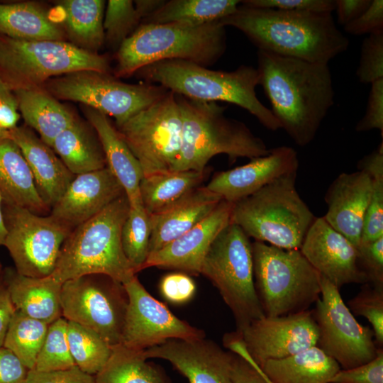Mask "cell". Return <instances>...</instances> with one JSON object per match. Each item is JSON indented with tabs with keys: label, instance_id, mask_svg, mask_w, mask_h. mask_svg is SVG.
<instances>
[{
	"label": "cell",
	"instance_id": "6da1fadb",
	"mask_svg": "<svg viewBox=\"0 0 383 383\" xmlns=\"http://www.w3.org/2000/svg\"><path fill=\"white\" fill-rule=\"evenodd\" d=\"M257 70L281 128L299 146L309 145L334 104L328 64L257 50Z\"/></svg>",
	"mask_w": 383,
	"mask_h": 383
},
{
	"label": "cell",
	"instance_id": "9c48e42d",
	"mask_svg": "<svg viewBox=\"0 0 383 383\" xmlns=\"http://www.w3.org/2000/svg\"><path fill=\"white\" fill-rule=\"evenodd\" d=\"M83 70L109 73V60L65 40L0 35V77L13 91L41 87L50 79Z\"/></svg>",
	"mask_w": 383,
	"mask_h": 383
},
{
	"label": "cell",
	"instance_id": "2e32d148",
	"mask_svg": "<svg viewBox=\"0 0 383 383\" xmlns=\"http://www.w3.org/2000/svg\"><path fill=\"white\" fill-rule=\"evenodd\" d=\"M128 295L121 344L143 351L170 339L196 340L204 332L175 315L145 289L135 275L123 284Z\"/></svg>",
	"mask_w": 383,
	"mask_h": 383
},
{
	"label": "cell",
	"instance_id": "ab89813d",
	"mask_svg": "<svg viewBox=\"0 0 383 383\" xmlns=\"http://www.w3.org/2000/svg\"><path fill=\"white\" fill-rule=\"evenodd\" d=\"M150 238V216L143 206L130 207L121 229V239L123 252L135 274L149 255Z\"/></svg>",
	"mask_w": 383,
	"mask_h": 383
},
{
	"label": "cell",
	"instance_id": "5bb4252c",
	"mask_svg": "<svg viewBox=\"0 0 383 383\" xmlns=\"http://www.w3.org/2000/svg\"><path fill=\"white\" fill-rule=\"evenodd\" d=\"M128 302L123 284L106 275L87 274L62 285V317L94 331L112 347L121 344Z\"/></svg>",
	"mask_w": 383,
	"mask_h": 383
},
{
	"label": "cell",
	"instance_id": "f546056e",
	"mask_svg": "<svg viewBox=\"0 0 383 383\" xmlns=\"http://www.w3.org/2000/svg\"><path fill=\"white\" fill-rule=\"evenodd\" d=\"M0 35L26 40H65V33L37 2L0 3Z\"/></svg>",
	"mask_w": 383,
	"mask_h": 383
},
{
	"label": "cell",
	"instance_id": "7bdbcfd3",
	"mask_svg": "<svg viewBox=\"0 0 383 383\" xmlns=\"http://www.w3.org/2000/svg\"><path fill=\"white\" fill-rule=\"evenodd\" d=\"M349 309L356 316L367 318L372 327L376 344L383 345V289L365 285L348 301Z\"/></svg>",
	"mask_w": 383,
	"mask_h": 383
},
{
	"label": "cell",
	"instance_id": "f35d334b",
	"mask_svg": "<svg viewBox=\"0 0 383 383\" xmlns=\"http://www.w3.org/2000/svg\"><path fill=\"white\" fill-rule=\"evenodd\" d=\"M359 170L366 172L372 179V193L365 216L361 243L383 237V143L357 163Z\"/></svg>",
	"mask_w": 383,
	"mask_h": 383
},
{
	"label": "cell",
	"instance_id": "60d3db41",
	"mask_svg": "<svg viewBox=\"0 0 383 383\" xmlns=\"http://www.w3.org/2000/svg\"><path fill=\"white\" fill-rule=\"evenodd\" d=\"M74 366L67 340V320L62 316L48 325L45 338L33 370L52 372Z\"/></svg>",
	"mask_w": 383,
	"mask_h": 383
},
{
	"label": "cell",
	"instance_id": "277c9868",
	"mask_svg": "<svg viewBox=\"0 0 383 383\" xmlns=\"http://www.w3.org/2000/svg\"><path fill=\"white\" fill-rule=\"evenodd\" d=\"M219 21L199 26L141 23L116 51V77H127L150 64L181 60L207 67L226 50V33Z\"/></svg>",
	"mask_w": 383,
	"mask_h": 383
},
{
	"label": "cell",
	"instance_id": "5b68a950",
	"mask_svg": "<svg viewBox=\"0 0 383 383\" xmlns=\"http://www.w3.org/2000/svg\"><path fill=\"white\" fill-rule=\"evenodd\" d=\"M130 209L124 194L74 228L65 240L52 276L61 284L99 274L125 284L135 272L126 258L121 233Z\"/></svg>",
	"mask_w": 383,
	"mask_h": 383
},
{
	"label": "cell",
	"instance_id": "ac0fdd59",
	"mask_svg": "<svg viewBox=\"0 0 383 383\" xmlns=\"http://www.w3.org/2000/svg\"><path fill=\"white\" fill-rule=\"evenodd\" d=\"M299 250L316 270L338 289L368 282L360 267L356 247L323 217L316 218Z\"/></svg>",
	"mask_w": 383,
	"mask_h": 383
},
{
	"label": "cell",
	"instance_id": "8fae6325",
	"mask_svg": "<svg viewBox=\"0 0 383 383\" xmlns=\"http://www.w3.org/2000/svg\"><path fill=\"white\" fill-rule=\"evenodd\" d=\"M55 98L80 102L115 119L116 127L167 91L154 84H127L109 73L83 70L54 77L43 86Z\"/></svg>",
	"mask_w": 383,
	"mask_h": 383
},
{
	"label": "cell",
	"instance_id": "b9f144b4",
	"mask_svg": "<svg viewBox=\"0 0 383 383\" xmlns=\"http://www.w3.org/2000/svg\"><path fill=\"white\" fill-rule=\"evenodd\" d=\"M142 18L133 1H108L104 20L105 41L113 48H118L141 24Z\"/></svg>",
	"mask_w": 383,
	"mask_h": 383
},
{
	"label": "cell",
	"instance_id": "e0dca14e",
	"mask_svg": "<svg viewBox=\"0 0 383 383\" xmlns=\"http://www.w3.org/2000/svg\"><path fill=\"white\" fill-rule=\"evenodd\" d=\"M252 360L260 367L316 346L318 331L311 311L264 316L234 332Z\"/></svg>",
	"mask_w": 383,
	"mask_h": 383
},
{
	"label": "cell",
	"instance_id": "ba28073f",
	"mask_svg": "<svg viewBox=\"0 0 383 383\" xmlns=\"http://www.w3.org/2000/svg\"><path fill=\"white\" fill-rule=\"evenodd\" d=\"M254 282L265 316L308 310L321 295V274L297 249L252 243Z\"/></svg>",
	"mask_w": 383,
	"mask_h": 383
},
{
	"label": "cell",
	"instance_id": "11a10c76",
	"mask_svg": "<svg viewBox=\"0 0 383 383\" xmlns=\"http://www.w3.org/2000/svg\"><path fill=\"white\" fill-rule=\"evenodd\" d=\"M20 117L14 92L0 77V127L9 131L17 126Z\"/></svg>",
	"mask_w": 383,
	"mask_h": 383
},
{
	"label": "cell",
	"instance_id": "3957f363",
	"mask_svg": "<svg viewBox=\"0 0 383 383\" xmlns=\"http://www.w3.org/2000/svg\"><path fill=\"white\" fill-rule=\"evenodd\" d=\"M136 73L147 83L157 84L190 99L235 104L248 111L265 128L271 131L281 128L271 110L256 95L259 74L252 66L240 65L228 72L185 60H167L147 65Z\"/></svg>",
	"mask_w": 383,
	"mask_h": 383
},
{
	"label": "cell",
	"instance_id": "7dc6e473",
	"mask_svg": "<svg viewBox=\"0 0 383 383\" xmlns=\"http://www.w3.org/2000/svg\"><path fill=\"white\" fill-rule=\"evenodd\" d=\"M330 383H383V350L379 348L376 357L365 364L340 369Z\"/></svg>",
	"mask_w": 383,
	"mask_h": 383
},
{
	"label": "cell",
	"instance_id": "44dd1931",
	"mask_svg": "<svg viewBox=\"0 0 383 383\" xmlns=\"http://www.w3.org/2000/svg\"><path fill=\"white\" fill-rule=\"evenodd\" d=\"M232 203L222 199L215 209L192 229L150 255L142 270L150 267L200 274L204 259L219 233L230 223Z\"/></svg>",
	"mask_w": 383,
	"mask_h": 383
},
{
	"label": "cell",
	"instance_id": "83f0119b",
	"mask_svg": "<svg viewBox=\"0 0 383 383\" xmlns=\"http://www.w3.org/2000/svg\"><path fill=\"white\" fill-rule=\"evenodd\" d=\"M0 192L6 202L38 215L50 212L37 191L25 157L10 137L0 138Z\"/></svg>",
	"mask_w": 383,
	"mask_h": 383
},
{
	"label": "cell",
	"instance_id": "680465c9",
	"mask_svg": "<svg viewBox=\"0 0 383 383\" xmlns=\"http://www.w3.org/2000/svg\"><path fill=\"white\" fill-rule=\"evenodd\" d=\"M135 7L142 18H146L157 10H158L165 2L162 0H137L134 1Z\"/></svg>",
	"mask_w": 383,
	"mask_h": 383
},
{
	"label": "cell",
	"instance_id": "f6af8a7d",
	"mask_svg": "<svg viewBox=\"0 0 383 383\" xmlns=\"http://www.w3.org/2000/svg\"><path fill=\"white\" fill-rule=\"evenodd\" d=\"M224 346L233 353L231 379L233 383H270L261 368L252 360L238 338L226 340Z\"/></svg>",
	"mask_w": 383,
	"mask_h": 383
},
{
	"label": "cell",
	"instance_id": "d590c367",
	"mask_svg": "<svg viewBox=\"0 0 383 383\" xmlns=\"http://www.w3.org/2000/svg\"><path fill=\"white\" fill-rule=\"evenodd\" d=\"M143 352L121 344L113 346L109 360L94 376L96 383H171L161 368L147 361Z\"/></svg>",
	"mask_w": 383,
	"mask_h": 383
},
{
	"label": "cell",
	"instance_id": "52a82bcc",
	"mask_svg": "<svg viewBox=\"0 0 383 383\" xmlns=\"http://www.w3.org/2000/svg\"><path fill=\"white\" fill-rule=\"evenodd\" d=\"M296 178V172L287 174L233 203L230 222L255 241L299 250L316 217L299 196Z\"/></svg>",
	"mask_w": 383,
	"mask_h": 383
},
{
	"label": "cell",
	"instance_id": "c3c4849f",
	"mask_svg": "<svg viewBox=\"0 0 383 383\" xmlns=\"http://www.w3.org/2000/svg\"><path fill=\"white\" fill-rule=\"evenodd\" d=\"M377 129L383 138V79L371 84L365 113L357 123L358 132Z\"/></svg>",
	"mask_w": 383,
	"mask_h": 383
},
{
	"label": "cell",
	"instance_id": "6125c7cd",
	"mask_svg": "<svg viewBox=\"0 0 383 383\" xmlns=\"http://www.w3.org/2000/svg\"><path fill=\"white\" fill-rule=\"evenodd\" d=\"M2 272H3L2 265L0 262V275L1 274Z\"/></svg>",
	"mask_w": 383,
	"mask_h": 383
},
{
	"label": "cell",
	"instance_id": "816d5d0a",
	"mask_svg": "<svg viewBox=\"0 0 383 383\" xmlns=\"http://www.w3.org/2000/svg\"><path fill=\"white\" fill-rule=\"evenodd\" d=\"M344 30L355 35L383 30V1L372 0L370 6L359 17L345 25Z\"/></svg>",
	"mask_w": 383,
	"mask_h": 383
},
{
	"label": "cell",
	"instance_id": "4316f807",
	"mask_svg": "<svg viewBox=\"0 0 383 383\" xmlns=\"http://www.w3.org/2000/svg\"><path fill=\"white\" fill-rule=\"evenodd\" d=\"M222 199L201 186L168 210L149 215V255L177 239L208 216ZM148 255V256H149Z\"/></svg>",
	"mask_w": 383,
	"mask_h": 383
},
{
	"label": "cell",
	"instance_id": "db71d44e",
	"mask_svg": "<svg viewBox=\"0 0 383 383\" xmlns=\"http://www.w3.org/2000/svg\"><path fill=\"white\" fill-rule=\"evenodd\" d=\"M28 371L13 353L0 347V383H26Z\"/></svg>",
	"mask_w": 383,
	"mask_h": 383
},
{
	"label": "cell",
	"instance_id": "d4e9b609",
	"mask_svg": "<svg viewBox=\"0 0 383 383\" xmlns=\"http://www.w3.org/2000/svg\"><path fill=\"white\" fill-rule=\"evenodd\" d=\"M84 113L101 143L106 167L122 186L130 207L143 206L140 183L143 172L138 160L108 116L89 107Z\"/></svg>",
	"mask_w": 383,
	"mask_h": 383
},
{
	"label": "cell",
	"instance_id": "7c38bea8",
	"mask_svg": "<svg viewBox=\"0 0 383 383\" xmlns=\"http://www.w3.org/2000/svg\"><path fill=\"white\" fill-rule=\"evenodd\" d=\"M182 128L180 109L170 91L116 127L138 160L143 177L174 171L180 152Z\"/></svg>",
	"mask_w": 383,
	"mask_h": 383
},
{
	"label": "cell",
	"instance_id": "1f68e13d",
	"mask_svg": "<svg viewBox=\"0 0 383 383\" xmlns=\"http://www.w3.org/2000/svg\"><path fill=\"white\" fill-rule=\"evenodd\" d=\"M51 148L74 175L106 167L95 131L78 118L55 138Z\"/></svg>",
	"mask_w": 383,
	"mask_h": 383
},
{
	"label": "cell",
	"instance_id": "f1b7e54d",
	"mask_svg": "<svg viewBox=\"0 0 383 383\" xmlns=\"http://www.w3.org/2000/svg\"><path fill=\"white\" fill-rule=\"evenodd\" d=\"M13 92L26 124L50 147L55 138L77 119L70 109L43 87Z\"/></svg>",
	"mask_w": 383,
	"mask_h": 383
},
{
	"label": "cell",
	"instance_id": "ee69618b",
	"mask_svg": "<svg viewBox=\"0 0 383 383\" xmlns=\"http://www.w3.org/2000/svg\"><path fill=\"white\" fill-rule=\"evenodd\" d=\"M356 75L363 84L383 79V30L370 34L362 41Z\"/></svg>",
	"mask_w": 383,
	"mask_h": 383
},
{
	"label": "cell",
	"instance_id": "f907efd6",
	"mask_svg": "<svg viewBox=\"0 0 383 383\" xmlns=\"http://www.w3.org/2000/svg\"><path fill=\"white\" fill-rule=\"evenodd\" d=\"M241 3L253 7L288 11L332 13L335 9L334 0H245Z\"/></svg>",
	"mask_w": 383,
	"mask_h": 383
},
{
	"label": "cell",
	"instance_id": "6f0895ef",
	"mask_svg": "<svg viewBox=\"0 0 383 383\" xmlns=\"http://www.w3.org/2000/svg\"><path fill=\"white\" fill-rule=\"evenodd\" d=\"M15 307L11 301L6 287L0 275V347L4 346L5 337L15 313Z\"/></svg>",
	"mask_w": 383,
	"mask_h": 383
},
{
	"label": "cell",
	"instance_id": "cb8c5ba5",
	"mask_svg": "<svg viewBox=\"0 0 383 383\" xmlns=\"http://www.w3.org/2000/svg\"><path fill=\"white\" fill-rule=\"evenodd\" d=\"M9 136L25 157L41 199L51 210L76 175L30 128L16 126L9 131Z\"/></svg>",
	"mask_w": 383,
	"mask_h": 383
},
{
	"label": "cell",
	"instance_id": "74e56055",
	"mask_svg": "<svg viewBox=\"0 0 383 383\" xmlns=\"http://www.w3.org/2000/svg\"><path fill=\"white\" fill-rule=\"evenodd\" d=\"M67 340L75 365L93 376L104 367L112 353V346L99 334L70 321H67Z\"/></svg>",
	"mask_w": 383,
	"mask_h": 383
},
{
	"label": "cell",
	"instance_id": "30bf717a",
	"mask_svg": "<svg viewBox=\"0 0 383 383\" xmlns=\"http://www.w3.org/2000/svg\"><path fill=\"white\" fill-rule=\"evenodd\" d=\"M229 223L216 236L201 267L232 311L237 330L265 316L254 282L252 243Z\"/></svg>",
	"mask_w": 383,
	"mask_h": 383
},
{
	"label": "cell",
	"instance_id": "681fc988",
	"mask_svg": "<svg viewBox=\"0 0 383 383\" xmlns=\"http://www.w3.org/2000/svg\"><path fill=\"white\" fill-rule=\"evenodd\" d=\"M160 291L168 301L180 304L189 301L196 291L194 280L182 272L165 275L160 282Z\"/></svg>",
	"mask_w": 383,
	"mask_h": 383
},
{
	"label": "cell",
	"instance_id": "9a60e30c",
	"mask_svg": "<svg viewBox=\"0 0 383 383\" xmlns=\"http://www.w3.org/2000/svg\"><path fill=\"white\" fill-rule=\"evenodd\" d=\"M318 331L316 346L348 370L373 360L379 348L373 331L361 325L345 304L340 289L321 275V295L312 311Z\"/></svg>",
	"mask_w": 383,
	"mask_h": 383
},
{
	"label": "cell",
	"instance_id": "d6a6232c",
	"mask_svg": "<svg viewBox=\"0 0 383 383\" xmlns=\"http://www.w3.org/2000/svg\"><path fill=\"white\" fill-rule=\"evenodd\" d=\"M206 174L205 170L170 171L143 177L140 183L143 208L149 215L168 210L202 186Z\"/></svg>",
	"mask_w": 383,
	"mask_h": 383
},
{
	"label": "cell",
	"instance_id": "e575fe53",
	"mask_svg": "<svg viewBox=\"0 0 383 383\" xmlns=\"http://www.w3.org/2000/svg\"><path fill=\"white\" fill-rule=\"evenodd\" d=\"M238 0H170L141 23H183L199 26L222 18L234 13Z\"/></svg>",
	"mask_w": 383,
	"mask_h": 383
},
{
	"label": "cell",
	"instance_id": "603a6c76",
	"mask_svg": "<svg viewBox=\"0 0 383 383\" xmlns=\"http://www.w3.org/2000/svg\"><path fill=\"white\" fill-rule=\"evenodd\" d=\"M372 187L371 177L365 171L341 173L331 184L324 197L328 209L323 218L357 249L361 243Z\"/></svg>",
	"mask_w": 383,
	"mask_h": 383
},
{
	"label": "cell",
	"instance_id": "d6986e66",
	"mask_svg": "<svg viewBox=\"0 0 383 383\" xmlns=\"http://www.w3.org/2000/svg\"><path fill=\"white\" fill-rule=\"evenodd\" d=\"M143 354L146 359L169 361L189 383H233V353L224 351L205 338L170 339L143 350Z\"/></svg>",
	"mask_w": 383,
	"mask_h": 383
},
{
	"label": "cell",
	"instance_id": "7402d4cb",
	"mask_svg": "<svg viewBox=\"0 0 383 383\" xmlns=\"http://www.w3.org/2000/svg\"><path fill=\"white\" fill-rule=\"evenodd\" d=\"M124 194L106 167L76 175L50 213L73 230Z\"/></svg>",
	"mask_w": 383,
	"mask_h": 383
},
{
	"label": "cell",
	"instance_id": "8d00e7d4",
	"mask_svg": "<svg viewBox=\"0 0 383 383\" xmlns=\"http://www.w3.org/2000/svg\"><path fill=\"white\" fill-rule=\"evenodd\" d=\"M48 324L16 310L10 322L4 347L10 350L30 370L34 369Z\"/></svg>",
	"mask_w": 383,
	"mask_h": 383
},
{
	"label": "cell",
	"instance_id": "4fadbf2b",
	"mask_svg": "<svg viewBox=\"0 0 383 383\" xmlns=\"http://www.w3.org/2000/svg\"><path fill=\"white\" fill-rule=\"evenodd\" d=\"M3 214L6 230L4 245L16 272L30 277L51 275L72 229L50 214L38 215L4 201Z\"/></svg>",
	"mask_w": 383,
	"mask_h": 383
},
{
	"label": "cell",
	"instance_id": "7a4b0ae2",
	"mask_svg": "<svg viewBox=\"0 0 383 383\" xmlns=\"http://www.w3.org/2000/svg\"><path fill=\"white\" fill-rule=\"evenodd\" d=\"M219 22L241 31L258 50L311 62L328 64L349 45L331 13L259 8L240 2Z\"/></svg>",
	"mask_w": 383,
	"mask_h": 383
},
{
	"label": "cell",
	"instance_id": "9f6ffc18",
	"mask_svg": "<svg viewBox=\"0 0 383 383\" xmlns=\"http://www.w3.org/2000/svg\"><path fill=\"white\" fill-rule=\"evenodd\" d=\"M338 22L345 26L359 17L370 5L372 0H335Z\"/></svg>",
	"mask_w": 383,
	"mask_h": 383
},
{
	"label": "cell",
	"instance_id": "f5cc1de1",
	"mask_svg": "<svg viewBox=\"0 0 383 383\" xmlns=\"http://www.w3.org/2000/svg\"><path fill=\"white\" fill-rule=\"evenodd\" d=\"M26 383H96L95 377L87 374L77 366L67 370L39 372L30 370Z\"/></svg>",
	"mask_w": 383,
	"mask_h": 383
},
{
	"label": "cell",
	"instance_id": "94428289",
	"mask_svg": "<svg viewBox=\"0 0 383 383\" xmlns=\"http://www.w3.org/2000/svg\"><path fill=\"white\" fill-rule=\"evenodd\" d=\"M9 131L0 127V138H9Z\"/></svg>",
	"mask_w": 383,
	"mask_h": 383
},
{
	"label": "cell",
	"instance_id": "bcb514c9",
	"mask_svg": "<svg viewBox=\"0 0 383 383\" xmlns=\"http://www.w3.org/2000/svg\"><path fill=\"white\" fill-rule=\"evenodd\" d=\"M357 251L359 265L367 281L374 287L383 289V237L361 243Z\"/></svg>",
	"mask_w": 383,
	"mask_h": 383
},
{
	"label": "cell",
	"instance_id": "ffe728a7",
	"mask_svg": "<svg viewBox=\"0 0 383 383\" xmlns=\"http://www.w3.org/2000/svg\"><path fill=\"white\" fill-rule=\"evenodd\" d=\"M299 167L297 153L289 146L270 149L267 155L242 166L216 174L205 187L222 199L235 203Z\"/></svg>",
	"mask_w": 383,
	"mask_h": 383
},
{
	"label": "cell",
	"instance_id": "91938a15",
	"mask_svg": "<svg viewBox=\"0 0 383 383\" xmlns=\"http://www.w3.org/2000/svg\"><path fill=\"white\" fill-rule=\"evenodd\" d=\"M4 197L0 192V245H4V240L6 235V230L3 214Z\"/></svg>",
	"mask_w": 383,
	"mask_h": 383
},
{
	"label": "cell",
	"instance_id": "be15d7a7",
	"mask_svg": "<svg viewBox=\"0 0 383 383\" xmlns=\"http://www.w3.org/2000/svg\"><path fill=\"white\" fill-rule=\"evenodd\" d=\"M267 379H268V378H267ZM269 382H270V383H271L270 380H269Z\"/></svg>",
	"mask_w": 383,
	"mask_h": 383
},
{
	"label": "cell",
	"instance_id": "4dcf8cb0",
	"mask_svg": "<svg viewBox=\"0 0 383 383\" xmlns=\"http://www.w3.org/2000/svg\"><path fill=\"white\" fill-rule=\"evenodd\" d=\"M260 367L271 383H330L340 370L338 362L317 346L268 360Z\"/></svg>",
	"mask_w": 383,
	"mask_h": 383
},
{
	"label": "cell",
	"instance_id": "836d02e7",
	"mask_svg": "<svg viewBox=\"0 0 383 383\" xmlns=\"http://www.w3.org/2000/svg\"><path fill=\"white\" fill-rule=\"evenodd\" d=\"M57 4L63 12L64 30L70 43L82 50L98 54L105 43V1L62 0Z\"/></svg>",
	"mask_w": 383,
	"mask_h": 383
},
{
	"label": "cell",
	"instance_id": "484cf974",
	"mask_svg": "<svg viewBox=\"0 0 383 383\" xmlns=\"http://www.w3.org/2000/svg\"><path fill=\"white\" fill-rule=\"evenodd\" d=\"M1 277L16 310L48 325L62 316V284L52 275L30 277L9 267Z\"/></svg>",
	"mask_w": 383,
	"mask_h": 383
},
{
	"label": "cell",
	"instance_id": "8992f818",
	"mask_svg": "<svg viewBox=\"0 0 383 383\" xmlns=\"http://www.w3.org/2000/svg\"><path fill=\"white\" fill-rule=\"evenodd\" d=\"M182 121V143L174 171H204L218 154L232 162L266 155L270 149L243 122L225 116L226 106L175 94Z\"/></svg>",
	"mask_w": 383,
	"mask_h": 383
}]
</instances>
